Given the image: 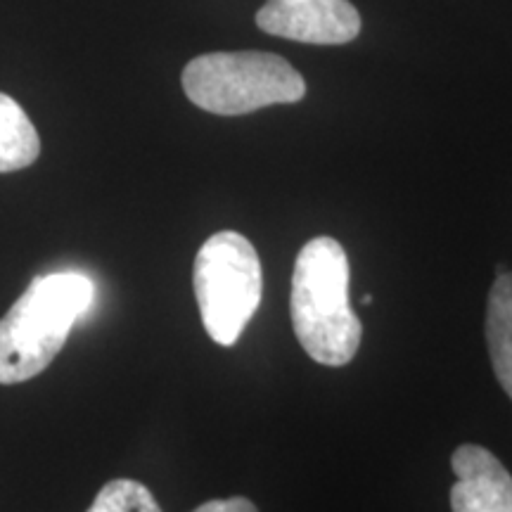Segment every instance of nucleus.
I'll list each match as a JSON object with an SVG mask.
<instances>
[{
    "mask_svg": "<svg viewBox=\"0 0 512 512\" xmlns=\"http://www.w3.org/2000/svg\"><path fill=\"white\" fill-rule=\"evenodd\" d=\"M292 328L320 366H347L361 347L363 325L349 304V259L335 238L320 235L302 247L292 273Z\"/></svg>",
    "mask_w": 512,
    "mask_h": 512,
    "instance_id": "nucleus-1",
    "label": "nucleus"
},
{
    "mask_svg": "<svg viewBox=\"0 0 512 512\" xmlns=\"http://www.w3.org/2000/svg\"><path fill=\"white\" fill-rule=\"evenodd\" d=\"M93 299L95 285L83 273L62 271L31 280L0 318V384H19L41 375Z\"/></svg>",
    "mask_w": 512,
    "mask_h": 512,
    "instance_id": "nucleus-2",
    "label": "nucleus"
},
{
    "mask_svg": "<svg viewBox=\"0 0 512 512\" xmlns=\"http://www.w3.org/2000/svg\"><path fill=\"white\" fill-rule=\"evenodd\" d=\"M181 81L192 105L219 117L294 105L306 95L304 76L285 57L261 50L200 55L185 64Z\"/></svg>",
    "mask_w": 512,
    "mask_h": 512,
    "instance_id": "nucleus-3",
    "label": "nucleus"
},
{
    "mask_svg": "<svg viewBox=\"0 0 512 512\" xmlns=\"http://www.w3.org/2000/svg\"><path fill=\"white\" fill-rule=\"evenodd\" d=\"M192 287L207 335L219 347H233L264 294V271L252 242L235 230L211 235L195 256Z\"/></svg>",
    "mask_w": 512,
    "mask_h": 512,
    "instance_id": "nucleus-4",
    "label": "nucleus"
},
{
    "mask_svg": "<svg viewBox=\"0 0 512 512\" xmlns=\"http://www.w3.org/2000/svg\"><path fill=\"white\" fill-rule=\"evenodd\" d=\"M256 27L287 41L344 46L361 34V15L349 0H268Z\"/></svg>",
    "mask_w": 512,
    "mask_h": 512,
    "instance_id": "nucleus-5",
    "label": "nucleus"
},
{
    "mask_svg": "<svg viewBox=\"0 0 512 512\" xmlns=\"http://www.w3.org/2000/svg\"><path fill=\"white\" fill-rule=\"evenodd\" d=\"M451 467L458 477L451 489L453 512H512V475L489 448L463 444Z\"/></svg>",
    "mask_w": 512,
    "mask_h": 512,
    "instance_id": "nucleus-6",
    "label": "nucleus"
},
{
    "mask_svg": "<svg viewBox=\"0 0 512 512\" xmlns=\"http://www.w3.org/2000/svg\"><path fill=\"white\" fill-rule=\"evenodd\" d=\"M486 347L498 382L512 399V271L498 275L489 292Z\"/></svg>",
    "mask_w": 512,
    "mask_h": 512,
    "instance_id": "nucleus-7",
    "label": "nucleus"
},
{
    "mask_svg": "<svg viewBox=\"0 0 512 512\" xmlns=\"http://www.w3.org/2000/svg\"><path fill=\"white\" fill-rule=\"evenodd\" d=\"M41 155V138L29 114L10 95L0 93V174L31 166Z\"/></svg>",
    "mask_w": 512,
    "mask_h": 512,
    "instance_id": "nucleus-8",
    "label": "nucleus"
},
{
    "mask_svg": "<svg viewBox=\"0 0 512 512\" xmlns=\"http://www.w3.org/2000/svg\"><path fill=\"white\" fill-rule=\"evenodd\" d=\"M86 512H162L152 491L136 479H112Z\"/></svg>",
    "mask_w": 512,
    "mask_h": 512,
    "instance_id": "nucleus-9",
    "label": "nucleus"
},
{
    "mask_svg": "<svg viewBox=\"0 0 512 512\" xmlns=\"http://www.w3.org/2000/svg\"><path fill=\"white\" fill-rule=\"evenodd\" d=\"M192 512H259L256 505L247 498H223V501H209L202 503L200 508Z\"/></svg>",
    "mask_w": 512,
    "mask_h": 512,
    "instance_id": "nucleus-10",
    "label": "nucleus"
}]
</instances>
